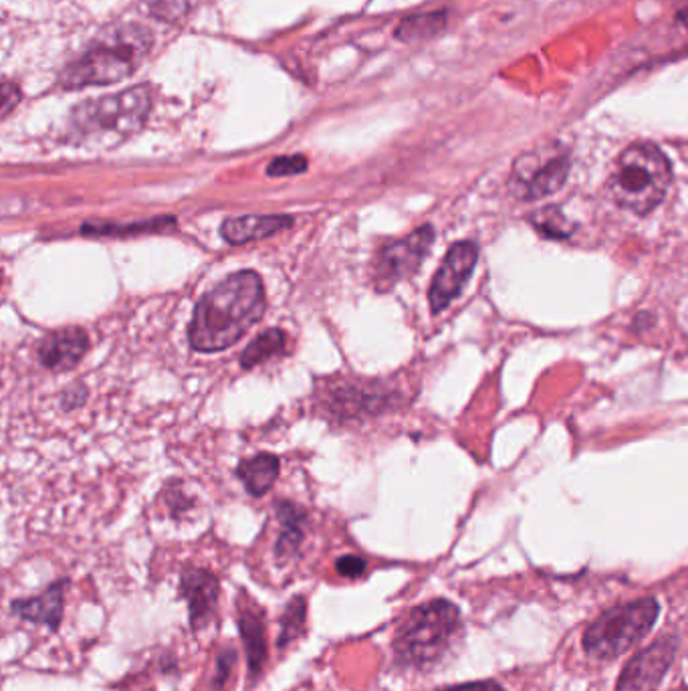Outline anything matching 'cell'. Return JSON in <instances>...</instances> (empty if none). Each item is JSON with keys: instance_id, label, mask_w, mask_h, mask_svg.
<instances>
[{"instance_id": "29", "label": "cell", "mask_w": 688, "mask_h": 691, "mask_svg": "<svg viewBox=\"0 0 688 691\" xmlns=\"http://www.w3.org/2000/svg\"><path fill=\"white\" fill-rule=\"evenodd\" d=\"M680 21H683V23L687 25V29H688V9L687 11H685V13H683V15H680Z\"/></svg>"}, {"instance_id": "15", "label": "cell", "mask_w": 688, "mask_h": 691, "mask_svg": "<svg viewBox=\"0 0 688 691\" xmlns=\"http://www.w3.org/2000/svg\"><path fill=\"white\" fill-rule=\"evenodd\" d=\"M293 227V216L289 215H246L227 218L220 227L225 241L230 246H243L257 239H267L281 230Z\"/></svg>"}, {"instance_id": "3", "label": "cell", "mask_w": 688, "mask_h": 691, "mask_svg": "<svg viewBox=\"0 0 688 691\" xmlns=\"http://www.w3.org/2000/svg\"><path fill=\"white\" fill-rule=\"evenodd\" d=\"M460 627V608L448 599H432L415 606L394 635V665L402 671L431 669L445 659Z\"/></svg>"}, {"instance_id": "5", "label": "cell", "mask_w": 688, "mask_h": 691, "mask_svg": "<svg viewBox=\"0 0 688 691\" xmlns=\"http://www.w3.org/2000/svg\"><path fill=\"white\" fill-rule=\"evenodd\" d=\"M673 183V168L654 145H632L617 156L610 176V194L617 206L646 216L664 201Z\"/></svg>"}, {"instance_id": "1", "label": "cell", "mask_w": 688, "mask_h": 691, "mask_svg": "<svg viewBox=\"0 0 688 691\" xmlns=\"http://www.w3.org/2000/svg\"><path fill=\"white\" fill-rule=\"evenodd\" d=\"M267 296L258 274L229 275L202 298L188 328V342L204 354L237 344L265 314Z\"/></svg>"}, {"instance_id": "22", "label": "cell", "mask_w": 688, "mask_h": 691, "mask_svg": "<svg viewBox=\"0 0 688 691\" xmlns=\"http://www.w3.org/2000/svg\"><path fill=\"white\" fill-rule=\"evenodd\" d=\"M445 13H429V15L412 16L406 23H402L398 29V39L404 41H418L436 35L445 27Z\"/></svg>"}, {"instance_id": "10", "label": "cell", "mask_w": 688, "mask_h": 691, "mask_svg": "<svg viewBox=\"0 0 688 691\" xmlns=\"http://www.w3.org/2000/svg\"><path fill=\"white\" fill-rule=\"evenodd\" d=\"M479 260V247L473 241H459L448 249L441 269L432 279L429 300L432 314H441L460 296L474 272Z\"/></svg>"}, {"instance_id": "27", "label": "cell", "mask_w": 688, "mask_h": 691, "mask_svg": "<svg viewBox=\"0 0 688 691\" xmlns=\"http://www.w3.org/2000/svg\"><path fill=\"white\" fill-rule=\"evenodd\" d=\"M436 691H507L499 681L495 679H483V681H469V683H457V686H446Z\"/></svg>"}, {"instance_id": "11", "label": "cell", "mask_w": 688, "mask_h": 691, "mask_svg": "<svg viewBox=\"0 0 688 691\" xmlns=\"http://www.w3.org/2000/svg\"><path fill=\"white\" fill-rule=\"evenodd\" d=\"M180 594L188 606L192 631H202L215 617L220 582L218 576L201 566H187L180 575Z\"/></svg>"}, {"instance_id": "23", "label": "cell", "mask_w": 688, "mask_h": 691, "mask_svg": "<svg viewBox=\"0 0 688 691\" xmlns=\"http://www.w3.org/2000/svg\"><path fill=\"white\" fill-rule=\"evenodd\" d=\"M237 662H239V651L232 645L218 649L215 657V671L211 676V691L225 690Z\"/></svg>"}, {"instance_id": "26", "label": "cell", "mask_w": 688, "mask_h": 691, "mask_svg": "<svg viewBox=\"0 0 688 691\" xmlns=\"http://www.w3.org/2000/svg\"><path fill=\"white\" fill-rule=\"evenodd\" d=\"M368 570V562L356 554H345L335 561V573L349 580H356L359 576L366 575Z\"/></svg>"}, {"instance_id": "19", "label": "cell", "mask_w": 688, "mask_h": 691, "mask_svg": "<svg viewBox=\"0 0 688 691\" xmlns=\"http://www.w3.org/2000/svg\"><path fill=\"white\" fill-rule=\"evenodd\" d=\"M285 344H288L285 334L277 328H269V330L258 334L257 338L246 346V350L241 356V366L244 370H251L263 362L281 356V354H285Z\"/></svg>"}, {"instance_id": "14", "label": "cell", "mask_w": 688, "mask_h": 691, "mask_svg": "<svg viewBox=\"0 0 688 691\" xmlns=\"http://www.w3.org/2000/svg\"><path fill=\"white\" fill-rule=\"evenodd\" d=\"M89 350V336L81 328H65L44 336L37 356L44 368L53 373L73 370Z\"/></svg>"}, {"instance_id": "8", "label": "cell", "mask_w": 688, "mask_h": 691, "mask_svg": "<svg viewBox=\"0 0 688 691\" xmlns=\"http://www.w3.org/2000/svg\"><path fill=\"white\" fill-rule=\"evenodd\" d=\"M434 243L432 225H424L400 239L384 247L373 263V286L378 291H390L396 284L412 277L426 260Z\"/></svg>"}, {"instance_id": "9", "label": "cell", "mask_w": 688, "mask_h": 691, "mask_svg": "<svg viewBox=\"0 0 688 691\" xmlns=\"http://www.w3.org/2000/svg\"><path fill=\"white\" fill-rule=\"evenodd\" d=\"M678 651V637L664 635L638 651L617 677L616 691H657Z\"/></svg>"}, {"instance_id": "4", "label": "cell", "mask_w": 688, "mask_h": 691, "mask_svg": "<svg viewBox=\"0 0 688 691\" xmlns=\"http://www.w3.org/2000/svg\"><path fill=\"white\" fill-rule=\"evenodd\" d=\"M152 108L150 89L133 87L128 91L89 100L72 114V140L75 145L112 148L142 130Z\"/></svg>"}, {"instance_id": "20", "label": "cell", "mask_w": 688, "mask_h": 691, "mask_svg": "<svg viewBox=\"0 0 688 691\" xmlns=\"http://www.w3.org/2000/svg\"><path fill=\"white\" fill-rule=\"evenodd\" d=\"M305 623H307V599L303 594H295L279 617L277 648H289L291 643L302 639L305 635Z\"/></svg>"}, {"instance_id": "21", "label": "cell", "mask_w": 688, "mask_h": 691, "mask_svg": "<svg viewBox=\"0 0 688 691\" xmlns=\"http://www.w3.org/2000/svg\"><path fill=\"white\" fill-rule=\"evenodd\" d=\"M531 225L539 230V235H544L547 239H568L575 229L574 225L556 206H547V209H542V211H535L531 215Z\"/></svg>"}, {"instance_id": "13", "label": "cell", "mask_w": 688, "mask_h": 691, "mask_svg": "<svg viewBox=\"0 0 688 691\" xmlns=\"http://www.w3.org/2000/svg\"><path fill=\"white\" fill-rule=\"evenodd\" d=\"M237 627H239V635H241V641H243L244 645L249 683H257L260 676H263L267 659H269L265 613L257 606L239 605Z\"/></svg>"}, {"instance_id": "24", "label": "cell", "mask_w": 688, "mask_h": 691, "mask_svg": "<svg viewBox=\"0 0 688 691\" xmlns=\"http://www.w3.org/2000/svg\"><path fill=\"white\" fill-rule=\"evenodd\" d=\"M196 2L199 0H150V11L166 23H178L194 9Z\"/></svg>"}, {"instance_id": "25", "label": "cell", "mask_w": 688, "mask_h": 691, "mask_svg": "<svg viewBox=\"0 0 688 691\" xmlns=\"http://www.w3.org/2000/svg\"><path fill=\"white\" fill-rule=\"evenodd\" d=\"M309 162L303 156V154H295V156H279V159L271 160L269 166H267V174L269 176H295V174H302L307 171Z\"/></svg>"}, {"instance_id": "12", "label": "cell", "mask_w": 688, "mask_h": 691, "mask_svg": "<svg viewBox=\"0 0 688 691\" xmlns=\"http://www.w3.org/2000/svg\"><path fill=\"white\" fill-rule=\"evenodd\" d=\"M69 589V578H59L51 582L43 592L27 596V599H15L11 603V615L23 623L30 625H41L47 627L51 633H58L63 613H65V592Z\"/></svg>"}, {"instance_id": "6", "label": "cell", "mask_w": 688, "mask_h": 691, "mask_svg": "<svg viewBox=\"0 0 688 691\" xmlns=\"http://www.w3.org/2000/svg\"><path fill=\"white\" fill-rule=\"evenodd\" d=\"M659 613L660 603L654 596L608 608L584 631V651L600 662L616 659L652 631Z\"/></svg>"}, {"instance_id": "7", "label": "cell", "mask_w": 688, "mask_h": 691, "mask_svg": "<svg viewBox=\"0 0 688 691\" xmlns=\"http://www.w3.org/2000/svg\"><path fill=\"white\" fill-rule=\"evenodd\" d=\"M570 174V156L560 148L523 154L513 168L511 187L519 199L537 201L558 192Z\"/></svg>"}, {"instance_id": "28", "label": "cell", "mask_w": 688, "mask_h": 691, "mask_svg": "<svg viewBox=\"0 0 688 691\" xmlns=\"http://www.w3.org/2000/svg\"><path fill=\"white\" fill-rule=\"evenodd\" d=\"M87 390L84 385H73L72 389L63 392V406L65 409H77L86 403Z\"/></svg>"}, {"instance_id": "16", "label": "cell", "mask_w": 688, "mask_h": 691, "mask_svg": "<svg viewBox=\"0 0 688 691\" xmlns=\"http://www.w3.org/2000/svg\"><path fill=\"white\" fill-rule=\"evenodd\" d=\"M277 518L281 524V533H279L277 544H275V556L281 562L289 561V558L297 556L303 540H305L307 516L300 505L291 504V502H279L277 504Z\"/></svg>"}, {"instance_id": "2", "label": "cell", "mask_w": 688, "mask_h": 691, "mask_svg": "<svg viewBox=\"0 0 688 691\" xmlns=\"http://www.w3.org/2000/svg\"><path fill=\"white\" fill-rule=\"evenodd\" d=\"M152 45V33L138 23L105 30L87 47L81 58L75 59L63 72L61 86L65 89H84L122 81L144 63Z\"/></svg>"}, {"instance_id": "18", "label": "cell", "mask_w": 688, "mask_h": 691, "mask_svg": "<svg viewBox=\"0 0 688 691\" xmlns=\"http://www.w3.org/2000/svg\"><path fill=\"white\" fill-rule=\"evenodd\" d=\"M174 216H156L150 221H138L131 225H114V223H86L81 227V235L86 237H133L148 233H164L176 229Z\"/></svg>"}, {"instance_id": "17", "label": "cell", "mask_w": 688, "mask_h": 691, "mask_svg": "<svg viewBox=\"0 0 688 691\" xmlns=\"http://www.w3.org/2000/svg\"><path fill=\"white\" fill-rule=\"evenodd\" d=\"M237 474L241 477L246 491L253 498H260L271 490L275 479L279 476V460L271 453H258L251 460H244Z\"/></svg>"}]
</instances>
